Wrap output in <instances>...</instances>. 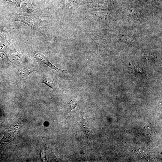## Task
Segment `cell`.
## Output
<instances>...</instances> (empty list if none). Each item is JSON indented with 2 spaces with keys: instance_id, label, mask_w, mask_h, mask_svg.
<instances>
[{
  "instance_id": "1",
  "label": "cell",
  "mask_w": 162,
  "mask_h": 162,
  "mask_svg": "<svg viewBox=\"0 0 162 162\" xmlns=\"http://www.w3.org/2000/svg\"><path fill=\"white\" fill-rule=\"evenodd\" d=\"M11 20L13 21L23 22L30 28L40 33L44 38H46L44 22L38 16L35 15L17 14L13 15Z\"/></svg>"
},
{
  "instance_id": "2",
  "label": "cell",
  "mask_w": 162,
  "mask_h": 162,
  "mask_svg": "<svg viewBox=\"0 0 162 162\" xmlns=\"http://www.w3.org/2000/svg\"><path fill=\"white\" fill-rule=\"evenodd\" d=\"M30 55L34 58L37 61L42 64H44L52 69L55 70L59 75L64 79H69L70 78V73L69 69L62 70L58 68L52 64L47 57L38 50L31 47L29 48Z\"/></svg>"
},
{
  "instance_id": "3",
  "label": "cell",
  "mask_w": 162,
  "mask_h": 162,
  "mask_svg": "<svg viewBox=\"0 0 162 162\" xmlns=\"http://www.w3.org/2000/svg\"><path fill=\"white\" fill-rule=\"evenodd\" d=\"M41 83L51 88L53 91V94H56L58 89L62 87V82L57 77L50 73H46L43 75Z\"/></svg>"
},
{
  "instance_id": "4",
  "label": "cell",
  "mask_w": 162,
  "mask_h": 162,
  "mask_svg": "<svg viewBox=\"0 0 162 162\" xmlns=\"http://www.w3.org/2000/svg\"><path fill=\"white\" fill-rule=\"evenodd\" d=\"M79 93L78 92L74 93L69 97L64 103V108L67 118L70 116L71 111L74 110L77 105V98Z\"/></svg>"
},
{
  "instance_id": "5",
  "label": "cell",
  "mask_w": 162,
  "mask_h": 162,
  "mask_svg": "<svg viewBox=\"0 0 162 162\" xmlns=\"http://www.w3.org/2000/svg\"><path fill=\"white\" fill-rule=\"evenodd\" d=\"M25 12L34 15L38 10L36 8L31 2L27 0H23L20 7Z\"/></svg>"
},
{
  "instance_id": "6",
  "label": "cell",
  "mask_w": 162,
  "mask_h": 162,
  "mask_svg": "<svg viewBox=\"0 0 162 162\" xmlns=\"http://www.w3.org/2000/svg\"><path fill=\"white\" fill-rule=\"evenodd\" d=\"M34 68L29 69L27 68L20 69L19 71V74L20 77L22 79L26 78L32 72L35 71Z\"/></svg>"
},
{
  "instance_id": "7",
  "label": "cell",
  "mask_w": 162,
  "mask_h": 162,
  "mask_svg": "<svg viewBox=\"0 0 162 162\" xmlns=\"http://www.w3.org/2000/svg\"><path fill=\"white\" fill-rule=\"evenodd\" d=\"M9 4L20 8L23 0H2Z\"/></svg>"
}]
</instances>
